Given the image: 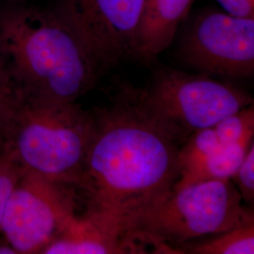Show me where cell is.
I'll use <instances>...</instances> for the list:
<instances>
[{"instance_id": "obj_1", "label": "cell", "mask_w": 254, "mask_h": 254, "mask_svg": "<svg viewBox=\"0 0 254 254\" xmlns=\"http://www.w3.org/2000/svg\"><path fill=\"white\" fill-rule=\"evenodd\" d=\"M93 115L78 190L88 213L128 234L134 221L173 190L180 177L178 140L136 100L131 88Z\"/></svg>"}, {"instance_id": "obj_2", "label": "cell", "mask_w": 254, "mask_h": 254, "mask_svg": "<svg viewBox=\"0 0 254 254\" xmlns=\"http://www.w3.org/2000/svg\"><path fill=\"white\" fill-rule=\"evenodd\" d=\"M0 58L22 96L46 102L75 103L106 72L54 9L22 1L0 6Z\"/></svg>"}, {"instance_id": "obj_3", "label": "cell", "mask_w": 254, "mask_h": 254, "mask_svg": "<svg viewBox=\"0 0 254 254\" xmlns=\"http://www.w3.org/2000/svg\"><path fill=\"white\" fill-rule=\"evenodd\" d=\"M93 115L76 103H55L19 93L0 151L24 171L78 190Z\"/></svg>"}, {"instance_id": "obj_4", "label": "cell", "mask_w": 254, "mask_h": 254, "mask_svg": "<svg viewBox=\"0 0 254 254\" xmlns=\"http://www.w3.org/2000/svg\"><path fill=\"white\" fill-rule=\"evenodd\" d=\"M252 218L254 211L243 206L231 179L192 182L174 186L163 200L136 218L128 236L158 253L179 254L182 244L216 236Z\"/></svg>"}, {"instance_id": "obj_5", "label": "cell", "mask_w": 254, "mask_h": 254, "mask_svg": "<svg viewBox=\"0 0 254 254\" xmlns=\"http://www.w3.org/2000/svg\"><path fill=\"white\" fill-rule=\"evenodd\" d=\"M137 103L179 142L254 105L252 95L200 73L164 69L145 90L131 88Z\"/></svg>"}, {"instance_id": "obj_6", "label": "cell", "mask_w": 254, "mask_h": 254, "mask_svg": "<svg viewBox=\"0 0 254 254\" xmlns=\"http://www.w3.org/2000/svg\"><path fill=\"white\" fill-rule=\"evenodd\" d=\"M76 189L24 172L9 197L0 233L18 254H42L77 216Z\"/></svg>"}, {"instance_id": "obj_7", "label": "cell", "mask_w": 254, "mask_h": 254, "mask_svg": "<svg viewBox=\"0 0 254 254\" xmlns=\"http://www.w3.org/2000/svg\"><path fill=\"white\" fill-rule=\"evenodd\" d=\"M177 58L196 73L246 78L254 72V17L202 9L182 34Z\"/></svg>"}, {"instance_id": "obj_8", "label": "cell", "mask_w": 254, "mask_h": 254, "mask_svg": "<svg viewBox=\"0 0 254 254\" xmlns=\"http://www.w3.org/2000/svg\"><path fill=\"white\" fill-rule=\"evenodd\" d=\"M144 0H57L55 11L91 47L107 71L133 58Z\"/></svg>"}, {"instance_id": "obj_9", "label": "cell", "mask_w": 254, "mask_h": 254, "mask_svg": "<svg viewBox=\"0 0 254 254\" xmlns=\"http://www.w3.org/2000/svg\"><path fill=\"white\" fill-rule=\"evenodd\" d=\"M125 232L109 221L86 212L66 225L41 254H144Z\"/></svg>"}, {"instance_id": "obj_10", "label": "cell", "mask_w": 254, "mask_h": 254, "mask_svg": "<svg viewBox=\"0 0 254 254\" xmlns=\"http://www.w3.org/2000/svg\"><path fill=\"white\" fill-rule=\"evenodd\" d=\"M196 0H144L133 58L149 64L173 44Z\"/></svg>"}, {"instance_id": "obj_11", "label": "cell", "mask_w": 254, "mask_h": 254, "mask_svg": "<svg viewBox=\"0 0 254 254\" xmlns=\"http://www.w3.org/2000/svg\"><path fill=\"white\" fill-rule=\"evenodd\" d=\"M254 136H246L236 143L218 149L188 172L182 173L175 186L204 180L232 179L254 143Z\"/></svg>"}, {"instance_id": "obj_12", "label": "cell", "mask_w": 254, "mask_h": 254, "mask_svg": "<svg viewBox=\"0 0 254 254\" xmlns=\"http://www.w3.org/2000/svg\"><path fill=\"white\" fill-rule=\"evenodd\" d=\"M199 245L189 249L193 254H254V218Z\"/></svg>"}, {"instance_id": "obj_13", "label": "cell", "mask_w": 254, "mask_h": 254, "mask_svg": "<svg viewBox=\"0 0 254 254\" xmlns=\"http://www.w3.org/2000/svg\"><path fill=\"white\" fill-rule=\"evenodd\" d=\"M224 145H230L254 135V105L241 109L213 126Z\"/></svg>"}, {"instance_id": "obj_14", "label": "cell", "mask_w": 254, "mask_h": 254, "mask_svg": "<svg viewBox=\"0 0 254 254\" xmlns=\"http://www.w3.org/2000/svg\"><path fill=\"white\" fill-rule=\"evenodd\" d=\"M18 96V91L3 60L0 58V145Z\"/></svg>"}, {"instance_id": "obj_15", "label": "cell", "mask_w": 254, "mask_h": 254, "mask_svg": "<svg viewBox=\"0 0 254 254\" xmlns=\"http://www.w3.org/2000/svg\"><path fill=\"white\" fill-rule=\"evenodd\" d=\"M24 172L17 164L2 154V162L0 164V230L11 192Z\"/></svg>"}, {"instance_id": "obj_16", "label": "cell", "mask_w": 254, "mask_h": 254, "mask_svg": "<svg viewBox=\"0 0 254 254\" xmlns=\"http://www.w3.org/2000/svg\"><path fill=\"white\" fill-rule=\"evenodd\" d=\"M231 180L236 185L242 200L253 204L254 200V142L250 147L242 163Z\"/></svg>"}, {"instance_id": "obj_17", "label": "cell", "mask_w": 254, "mask_h": 254, "mask_svg": "<svg viewBox=\"0 0 254 254\" xmlns=\"http://www.w3.org/2000/svg\"><path fill=\"white\" fill-rule=\"evenodd\" d=\"M224 11L239 17H254V0H218Z\"/></svg>"}, {"instance_id": "obj_18", "label": "cell", "mask_w": 254, "mask_h": 254, "mask_svg": "<svg viewBox=\"0 0 254 254\" xmlns=\"http://www.w3.org/2000/svg\"><path fill=\"white\" fill-rule=\"evenodd\" d=\"M0 254H18L16 251L7 243L6 241L4 243L0 244Z\"/></svg>"}, {"instance_id": "obj_19", "label": "cell", "mask_w": 254, "mask_h": 254, "mask_svg": "<svg viewBox=\"0 0 254 254\" xmlns=\"http://www.w3.org/2000/svg\"><path fill=\"white\" fill-rule=\"evenodd\" d=\"M2 162V154H1V151H0V164Z\"/></svg>"}, {"instance_id": "obj_20", "label": "cell", "mask_w": 254, "mask_h": 254, "mask_svg": "<svg viewBox=\"0 0 254 254\" xmlns=\"http://www.w3.org/2000/svg\"><path fill=\"white\" fill-rule=\"evenodd\" d=\"M8 1H21V0H8Z\"/></svg>"}]
</instances>
